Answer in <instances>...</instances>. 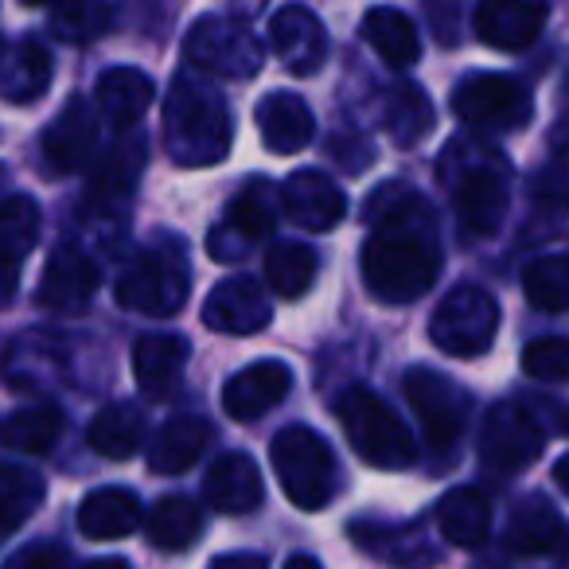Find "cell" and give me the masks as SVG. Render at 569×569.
Masks as SVG:
<instances>
[{
	"mask_svg": "<svg viewBox=\"0 0 569 569\" xmlns=\"http://www.w3.org/2000/svg\"><path fill=\"white\" fill-rule=\"evenodd\" d=\"M371 234L363 242V281L375 301L410 305L429 293L441 273V242H437L433 211L406 183H382L363 207Z\"/></svg>",
	"mask_w": 569,
	"mask_h": 569,
	"instance_id": "obj_1",
	"label": "cell"
},
{
	"mask_svg": "<svg viewBox=\"0 0 569 569\" xmlns=\"http://www.w3.org/2000/svg\"><path fill=\"white\" fill-rule=\"evenodd\" d=\"M437 176L452 196V211H457L465 234L488 238L503 227L507 207H511V160L496 144L457 137L441 152Z\"/></svg>",
	"mask_w": 569,
	"mask_h": 569,
	"instance_id": "obj_2",
	"label": "cell"
},
{
	"mask_svg": "<svg viewBox=\"0 0 569 569\" xmlns=\"http://www.w3.org/2000/svg\"><path fill=\"white\" fill-rule=\"evenodd\" d=\"M234 118L214 87L180 74L164 102V149L183 168H211L230 152Z\"/></svg>",
	"mask_w": 569,
	"mask_h": 569,
	"instance_id": "obj_3",
	"label": "cell"
},
{
	"mask_svg": "<svg viewBox=\"0 0 569 569\" xmlns=\"http://www.w3.org/2000/svg\"><path fill=\"white\" fill-rule=\"evenodd\" d=\"M336 418L363 465L382 468V472H402L418 460V441L406 429V421L367 387L343 390L336 402Z\"/></svg>",
	"mask_w": 569,
	"mask_h": 569,
	"instance_id": "obj_4",
	"label": "cell"
},
{
	"mask_svg": "<svg viewBox=\"0 0 569 569\" xmlns=\"http://www.w3.org/2000/svg\"><path fill=\"white\" fill-rule=\"evenodd\" d=\"M269 465L277 472V483L301 511H320L340 491V465L325 437L309 426H289L269 445Z\"/></svg>",
	"mask_w": 569,
	"mask_h": 569,
	"instance_id": "obj_5",
	"label": "cell"
},
{
	"mask_svg": "<svg viewBox=\"0 0 569 569\" xmlns=\"http://www.w3.org/2000/svg\"><path fill=\"white\" fill-rule=\"evenodd\" d=\"M183 59L214 79L250 82L266 63V48L242 20L203 17L191 24L188 40H183Z\"/></svg>",
	"mask_w": 569,
	"mask_h": 569,
	"instance_id": "obj_6",
	"label": "cell"
},
{
	"mask_svg": "<svg viewBox=\"0 0 569 569\" xmlns=\"http://www.w3.org/2000/svg\"><path fill=\"white\" fill-rule=\"evenodd\" d=\"M499 305L480 284H457L429 317V340L457 359H476L496 343Z\"/></svg>",
	"mask_w": 569,
	"mask_h": 569,
	"instance_id": "obj_7",
	"label": "cell"
},
{
	"mask_svg": "<svg viewBox=\"0 0 569 569\" xmlns=\"http://www.w3.org/2000/svg\"><path fill=\"white\" fill-rule=\"evenodd\" d=\"M188 261L180 253L149 250L121 269L113 297H118L121 309L137 312V317H176L188 301Z\"/></svg>",
	"mask_w": 569,
	"mask_h": 569,
	"instance_id": "obj_8",
	"label": "cell"
},
{
	"mask_svg": "<svg viewBox=\"0 0 569 569\" xmlns=\"http://www.w3.org/2000/svg\"><path fill=\"white\" fill-rule=\"evenodd\" d=\"M452 113L468 129H480V133H511V129H522L535 118V98L511 74L480 71L457 82Z\"/></svg>",
	"mask_w": 569,
	"mask_h": 569,
	"instance_id": "obj_9",
	"label": "cell"
},
{
	"mask_svg": "<svg viewBox=\"0 0 569 569\" xmlns=\"http://www.w3.org/2000/svg\"><path fill=\"white\" fill-rule=\"evenodd\" d=\"M402 387H406V398H410V410L418 413L421 437H426L429 449H433L437 457L457 449L460 433H465V426H468V410H472L465 390L452 379H445L441 371H433V367H413V371H406Z\"/></svg>",
	"mask_w": 569,
	"mask_h": 569,
	"instance_id": "obj_10",
	"label": "cell"
},
{
	"mask_svg": "<svg viewBox=\"0 0 569 569\" xmlns=\"http://www.w3.org/2000/svg\"><path fill=\"white\" fill-rule=\"evenodd\" d=\"M546 449V433L519 402H499L480 426V460L496 472H522Z\"/></svg>",
	"mask_w": 569,
	"mask_h": 569,
	"instance_id": "obj_11",
	"label": "cell"
},
{
	"mask_svg": "<svg viewBox=\"0 0 569 569\" xmlns=\"http://www.w3.org/2000/svg\"><path fill=\"white\" fill-rule=\"evenodd\" d=\"M269 297L253 277H227L203 301V325L222 336H253L269 325Z\"/></svg>",
	"mask_w": 569,
	"mask_h": 569,
	"instance_id": "obj_12",
	"label": "cell"
},
{
	"mask_svg": "<svg viewBox=\"0 0 569 569\" xmlns=\"http://www.w3.org/2000/svg\"><path fill=\"white\" fill-rule=\"evenodd\" d=\"M269 48L293 74H317L328 59V32L317 20V12L305 4H284L269 20Z\"/></svg>",
	"mask_w": 569,
	"mask_h": 569,
	"instance_id": "obj_13",
	"label": "cell"
},
{
	"mask_svg": "<svg viewBox=\"0 0 569 569\" xmlns=\"http://www.w3.org/2000/svg\"><path fill=\"white\" fill-rule=\"evenodd\" d=\"M550 0H480L476 36L496 51H522L542 36Z\"/></svg>",
	"mask_w": 569,
	"mask_h": 569,
	"instance_id": "obj_14",
	"label": "cell"
},
{
	"mask_svg": "<svg viewBox=\"0 0 569 569\" xmlns=\"http://www.w3.org/2000/svg\"><path fill=\"white\" fill-rule=\"evenodd\" d=\"M289 390H293V371L281 359H261V363L242 367L234 379H227V387H222V410L234 421H258L261 413L281 406Z\"/></svg>",
	"mask_w": 569,
	"mask_h": 569,
	"instance_id": "obj_15",
	"label": "cell"
},
{
	"mask_svg": "<svg viewBox=\"0 0 569 569\" xmlns=\"http://www.w3.org/2000/svg\"><path fill=\"white\" fill-rule=\"evenodd\" d=\"M98 293V266L82 250H56L43 266L36 301L51 312H82Z\"/></svg>",
	"mask_w": 569,
	"mask_h": 569,
	"instance_id": "obj_16",
	"label": "cell"
},
{
	"mask_svg": "<svg viewBox=\"0 0 569 569\" xmlns=\"http://www.w3.org/2000/svg\"><path fill=\"white\" fill-rule=\"evenodd\" d=\"M258 121L261 144L277 157H293V152L309 149V141L317 137V118L305 106V98L289 94V90H269L253 110Z\"/></svg>",
	"mask_w": 569,
	"mask_h": 569,
	"instance_id": "obj_17",
	"label": "cell"
},
{
	"mask_svg": "<svg viewBox=\"0 0 569 569\" xmlns=\"http://www.w3.org/2000/svg\"><path fill=\"white\" fill-rule=\"evenodd\" d=\"M94 144H98L94 110H90L87 98H71L63 106V113L48 126V133H43V160H48L51 172L71 176L94 157Z\"/></svg>",
	"mask_w": 569,
	"mask_h": 569,
	"instance_id": "obj_18",
	"label": "cell"
},
{
	"mask_svg": "<svg viewBox=\"0 0 569 569\" xmlns=\"http://www.w3.org/2000/svg\"><path fill=\"white\" fill-rule=\"evenodd\" d=\"M281 207L297 227L312 230V234L336 230L343 222V214H348V199H343V191L320 172H293L289 176L284 188H281Z\"/></svg>",
	"mask_w": 569,
	"mask_h": 569,
	"instance_id": "obj_19",
	"label": "cell"
},
{
	"mask_svg": "<svg viewBox=\"0 0 569 569\" xmlns=\"http://www.w3.org/2000/svg\"><path fill=\"white\" fill-rule=\"evenodd\" d=\"M203 499L219 515H250L261 507V472L246 452H222L203 476Z\"/></svg>",
	"mask_w": 569,
	"mask_h": 569,
	"instance_id": "obj_20",
	"label": "cell"
},
{
	"mask_svg": "<svg viewBox=\"0 0 569 569\" xmlns=\"http://www.w3.org/2000/svg\"><path fill=\"white\" fill-rule=\"evenodd\" d=\"M40 238V207L28 196H12L0 203V305L17 297L20 269Z\"/></svg>",
	"mask_w": 569,
	"mask_h": 569,
	"instance_id": "obj_21",
	"label": "cell"
},
{
	"mask_svg": "<svg viewBox=\"0 0 569 569\" xmlns=\"http://www.w3.org/2000/svg\"><path fill=\"white\" fill-rule=\"evenodd\" d=\"M351 542L371 553V558L390 561L398 569H429L437 561V550L426 542L421 527H410V522L359 519L351 522Z\"/></svg>",
	"mask_w": 569,
	"mask_h": 569,
	"instance_id": "obj_22",
	"label": "cell"
},
{
	"mask_svg": "<svg viewBox=\"0 0 569 569\" xmlns=\"http://www.w3.org/2000/svg\"><path fill=\"white\" fill-rule=\"evenodd\" d=\"M188 367V340L183 336H141L133 343V375L137 387L149 398H168L180 387V375Z\"/></svg>",
	"mask_w": 569,
	"mask_h": 569,
	"instance_id": "obj_23",
	"label": "cell"
},
{
	"mask_svg": "<svg viewBox=\"0 0 569 569\" xmlns=\"http://www.w3.org/2000/svg\"><path fill=\"white\" fill-rule=\"evenodd\" d=\"M214 429L211 421L196 418V413H180V418L164 421L149 449V468L157 476H180L203 457V449L211 445Z\"/></svg>",
	"mask_w": 569,
	"mask_h": 569,
	"instance_id": "obj_24",
	"label": "cell"
},
{
	"mask_svg": "<svg viewBox=\"0 0 569 569\" xmlns=\"http://www.w3.org/2000/svg\"><path fill=\"white\" fill-rule=\"evenodd\" d=\"M566 542V522H561L558 507L546 496H527L515 503L511 519H507V550L515 553H550Z\"/></svg>",
	"mask_w": 569,
	"mask_h": 569,
	"instance_id": "obj_25",
	"label": "cell"
},
{
	"mask_svg": "<svg viewBox=\"0 0 569 569\" xmlns=\"http://www.w3.org/2000/svg\"><path fill=\"white\" fill-rule=\"evenodd\" d=\"M141 522V499L129 488H98L79 503V530L94 542H118Z\"/></svg>",
	"mask_w": 569,
	"mask_h": 569,
	"instance_id": "obj_26",
	"label": "cell"
},
{
	"mask_svg": "<svg viewBox=\"0 0 569 569\" xmlns=\"http://www.w3.org/2000/svg\"><path fill=\"white\" fill-rule=\"evenodd\" d=\"M363 40L371 43V51L395 71H406L421 59V36L418 24L406 17L402 9L379 4L363 17Z\"/></svg>",
	"mask_w": 569,
	"mask_h": 569,
	"instance_id": "obj_27",
	"label": "cell"
},
{
	"mask_svg": "<svg viewBox=\"0 0 569 569\" xmlns=\"http://www.w3.org/2000/svg\"><path fill=\"white\" fill-rule=\"evenodd\" d=\"M152 79L137 67H113L98 79L94 98H98V110L113 121L118 129H129L133 121L144 118V110L152 106Z\"/></svg>",
	"mask_w": 569,
	"mask_h": 569,
	"instance_id": "obj_28",
	"label": "cell"
},
{
	"mask_svg": "<svg viewBox=\"0 0 569 569\" xmlns=\"http://www.w3.org/2000/svg\"><path fill=\"white\" fill-rule=\"evenodd\" d=\"M51 87V56L36 40L0 51V98L24 106Z\"/></svg>",
	"mask_w": 569,
	"mask_h": 569,
	"instance_id": "obj_29",
	"label": "cell"
},
{
	"mask_svg": "<svg viewBox=\"0 0 569 569\" xmlns=\"http://www.w3.org/2000/svg\"><path fill=\"white\" fill-rule=\"evenodd\" d=\"M382 121H387V133L398 149H413L433 133V102L421 87L413 82H398L395 90H387V102H382Z\"/></svg>",
	"mask_w": 569,
	"mask_h": 569,
	"instance_id": "obj_30",
	"label": "cell"
},
{
	"mask_svg": "<svg viewBox=\"0 0 569 569\" xmlns=\"http://www.w3.org/2000/svg\"><path fill=\"white\" fill-rule=\"evenodd\" d=\"M437 527L452 546H480L491 530V503L483 491L476 488H452L449 496L437 503Z\"/></svg>",
	"mask_w": 569,
	"mask_h": 569,
	"instance_id": "obj_31",
	"label": "cell"
},
{
	"mask_svg": "<svg viewBox=\"0 0 569 569\" xmlns=\"http://www.w3.org/2000/svg\"><path fill=\"white\" fill-rule=\"evenodd\" d=\"M141 437H144V418L126 402L98 410V418L90 421V429H87L90 449L106 460H129L141 449Z\"/></svg>",
	"mask_w": 569,
	"mask_h": 569,
	"instance_id": "obj_32",
	"label": "cell"
},
{
	"mask_svg": "<svg viewBox=\"0 0 569 569\" xmlns=\"http://www.w3.org/2000/svg\"><path fill=\"white\" fill-rule=\"evenodd\" d=\"M48 483L40 472L20 465H0V538L20 530L36 511H40Z\"/></svg>",
	"mask_w": 569,
	"mask_h": 569,
	"instance_id": "obj_33",
	"label": "cell"
},
{
	"mask_svg": "<svg viewBox=\"0 0 569 569\" xmlns=\"http://www.w3.org/2000/svg\"><path fill=\"white\" fill-rule=\"evenodd\" d=\"M199 530H203V515H199V503H191L188 496H164L149 515V542L157 550H188L199 538Z\"/></svg>",
	"mask_w": 569,
	"mask_h": 569,
	"instance_id": "obj_34",
	"label": "cell"
},
{
	"mask_svg": "<svg viewBox=\"0 0 569 569\" xmlns=\"http://www.w3.org/2000/svg\"><path fill=\"white\" fill-rule=\"evenodd\" d=\"M266 281L277 297L297 301L312 289L317 281V253L301 242H277L266 253Z\"/></svg>",
	"mask_w": 569,
	"mask_h": 569,
	"instance_id": "obj_35",
	"label": "cell"
},
{
	"mask_svg": "<svg viewBox=\"0 0 569 569\" xmlns=\"http://www.w3.org/2000/svg\"><path fill=\"white\" fill-rule=\"evenodd\" d=\"M141 157H144V144L141 137H126V141H118L110 152H106V160L94 168V180H90V199L94 203H121V199L129 196V188H133L137 172H141Z\"/></svg>",
	"mask_w": 569,
	"mask_h": 569,
	"instance_id": "obj_36",
	"label": "cell"
},
{
	"mask_svg": "<svg viewBox=\"0 0 569 569\" xmlns=\"http://www.w3.org/2000/svg\"><path fill=\"white\" fill-rule=\"evenodd\" d=\"M63 433V413L56 406H32V410H17L4 429H0V441L17 452H28V457H40V452H51Z\"/></svg>",
	"mask_w": 569,
	"mask_h": 569,
	"instance_id": "obj_37",
	"label": "cell"
},
{
	"mask_svg": "<svg viewBox=\"0 0 569 569\" xmlns=\"http://www.w3.org/2000/svg\"><path fill=\"white\" fill-rule=\"evenodd\" d=\"M273 219H277V203H273V191H269L266 180L246 183L227 211V227L234 230L246 246H253V242H261V238L273 234Z\"/></svg>",
	"mask_w": 569,
	"mask_h": 569,
	"instance_id": "obj_38",
	"label": "cell"
},
{
	"mask_svg": "<svg viewBox=\"0 0 569 569\" xmlns=\"http://www.w3.org/2000/svg\"><path fill=\"white\" fill-rule=\"evenodd\" d=\"M522 293L535 309H569V258H538L522 269Z\"/></svg>",
	"mask_w": 569,
	"mask_h": 569,
	"instance_id": "obj_39",
	"label": "cell"
},
{
	"mask_svg": "<svg viewBox=\"0 0 569 569\" xmlns=\"http://www.w3.org/2000/svg\"><path fill=\"white\" fill-rule=\"evenodd\" d=\"M522 371L542 382H569V340L566 336H542L522 348Z\"/></svg>",
	"mask_w": 569,
	"mask_h": 569,
	"instance_id": "obj_40",
	"label": "cell"
},
{
	"mask_svg": "<svg viewBox=\"0 0 569 569\" xmlns=\"http://www.w3.org/2000/svg\"><path fill=\"white\" fill-rule=\"evenodd\" d=\"M538 203L550 211H569V133L553 137L550 160L538 172Z\"/></svg>",
	"mask_w": 569,
	"mask_h": 569,
	"instance_id": "obj_41",
	"label": "cell"
},
{
	"mask_svg": "<svg viewBox=\"0 0 569 569\" xmlns=\"http://www.w3.org/2000/svg\"><path fill=\"white\" fill-rule=\"evenodd\" d=\"M67 553L59 550V546H28V550L12 553L9 561H4V569H59L63 566Z\"/></svg>",
	"mask_w": 569,
	"mask_h": 569,
	"instance_id": "obj_42",
	"label": "cell"
},
{
	"mask_svg": "<svg viewBox=\"0 0 569 569\" xmlns=\"http://www.w3.org/2000/svg\"><path fill=\"white\" fill-rule=\"evenodd\" d=\"M207 569H266V558H258V553H227V558H214Z\"/></svg>",
	"mask_w": 569,
	"mask_h": 569,
	"instance_id": "obj_43",
	"label": "cell"
},
{
	"mask_svg": "<svg viewBox=\"0 0 569 569\" xmlns=\"http://www.w3.org/2000/svg\"><path fill=\"white\" fill-rule=\"evenodd\" d=\"M20 4H24V9H71V4H79V0H20Z\"/></svg>",
	"mask_w": 569,
	"mask_h": 569,
	"instance_id": "obj_44",
	"label": "cell"
},
{
	"mask_svg": "<svg viewBox=\"0 0 569 569\" xmlns=\"http://www.w3.org/2000/svg\"><path fill=\"white\" fill-rule=\"evenodd\" d=\"M553 483H558V488H561V491H566V496H569V452H566V457L558 460V465H553Z\"/></svg>",
	"mask_w": 569,
	"mask_h": 569,
	"instance_id": "obj_45",
	"label": "cell"
},
{
	"mask_svg": "<svg viewBox=\"0 0 569 569\" xmlns=\"http://www.w3.org/2000/svg\"><path fill=\"white\" fill-rule=\"evenodd\" d=\"M284 569H320V561L309 558V553H293V558L284 561Z\"/></svg>",
	"mask_w": 569,
	"mask_h": 569,
	"instance_id": "obj_46",
	"label": "cell"
},
{
	"mask_svg": "<svg viewBox=\"0 0 569 569\" xmlns=\"http://www.w3.org/2000/svg\"><path fill=\"white\" fill-rule=\"evenodd\" d=\"M87 569H129V566L121 558H98V561H90Z\"/></svg>",
	"mask_w": 569,
	"mask_h": 569,
	"instance_id": "obj_47",
	"label": "cell"
},
{
	"mask_svg": "<svg viewBox=\"0 0 569 569\" xmlns=\"http://www.w3.org/2000/svg\"><path fill=\"white\" fill-rule=\"evenodd\" d=\"M0 51H4V43H0Z\"/></svg>",
	"mask_w": 569,
	"mask_h": 569,
	"instance_id": "obj_48",
	"label": "cell"
}]
</instances>
